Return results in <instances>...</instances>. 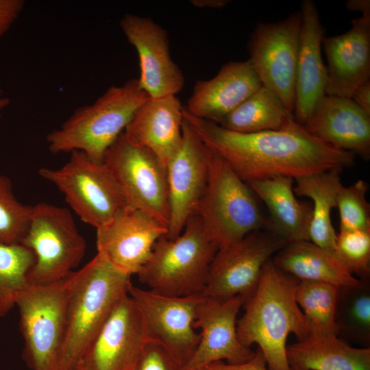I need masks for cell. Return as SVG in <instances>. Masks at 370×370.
<instances>
[{"label": "cell", "mask_w": 370, "mask_h": 370, "mask_svg": "<svg viewBox=\"0 0 370 370\" xmlns=\"http://www.w3.org/2000/svg\"><path fill=\"white\" fill-rule=\"evenodd\" d=\"M183 116L212 152L246 183L284 176L293 179L352 166L355 154L312 136L298 123L284 130L238 133L195 117Z\"/></svg>", "instance_id": "cell-1"}, {"label": "cell", "mask_w": 370, "mask_h": 370, "mask_svg": "<svg viewBox=\"0 0 370 370\" xmlns=\"http://www.w3.org/2000/svg\"><path fill=\"white\" fill-rule=\"evenodd\" d=\"M298 282L269 260L236 323L240 342L247 347L257 344L269 370H291L286 355L288 335L293 334L297 341L308 336L305 317L295 299Z\"/></svg>", "instance_id": "cell-2"}, {"label": "cell", "mask_w": 370, "mask_h": 370, "mask_svg": "<svg viewBox=\"0 0 370 370\" xmlns=\"http://www.w3.org/2000/svg\"><path fill=\"white\" fill-rule=\"evenodd\" d=\"M132 284L131 275L98 253L74 271L58 370H75L82 354Z\"/></svg>", "instance_id": "cell-3"}, {"label": "cell", "mask_w": 370, "mask_h": 370, "mask_svg": "<svg viewBox=\"0 0 370 370\" xmlns=\"http://www.w3.org/2000/svg\"><path fill=\"white\" fill-rule=\"evenodd\" d=\"M149 98L138 79L110 86L92 103L76 108L58 129L47 134L49 150L54 154L80 151L103 162L108 149Z\"/></svg>", "instance_id": "cell-4"}, {"label": "cell", "mask_w": 370, "mask_h": 370, "mask_svg": "<svg viewBox=\"0 0 370 370\" xmlns=\"http://www.w3.org/2000/svg\"><path fill=\"white\" fill-rule=\"evenodd\" d=\"M218 249L195 214L178 236L169 239L164 235L156 242L149 260L137 274L139 281L161 295L202 294Z\"/></svg>", "instance_id": "cell-5"}, {"label": "cell", "mask_w": 370, "mask_h": 370, "mask_svg": "<svg viewBox=\"0 0 370 370\" xmlns=\"http://www.w3.org/2000/svg\"><path fill=\"white\" fill-rule=\"evenodd\" d=\"M196 215L218 249L268 227V218L262 214L250 186L212 151L206 187Z\"/></svg>", "instance_id": "cell-6"}, {"label": "cell", "mask_w": 370, "mask_h": 370, "mask_svg": "<svg viewBox=\"0 0 370 370\" xmlns=\"http://www.w3.org/2000/svg\"><path fill=\"white\" fill-rule=\"evenodd\" d=\"M74 271L53 283L29 284L16 298L23 357L32 370H58Z\"/></svg>", "instance_id": "cell-7"}, {"label": "cell", "mask_w": 370, "mask_h": 370, "mask_svg": "<svg viewBox=\"0 0 370 370\" xmlns=\"http://www.w3.org/2000/svg\"><path fill=\"white\" fill-rule=\"evenodd\" d=\"M38 174L59 189L82 221L95 229L131 207L107 165L82 152L73 151L61 167H42Z\"/></svg>", "instance_id": "cell-8"}, {"label": "cell", "mask_w": 370, "mask_h": 370, "mask_svg": "<svg viewBox=\"0 0 370 370\" xmlns=\"http://www.w3.org/2000/svg\"><path fill=\"white\" fill-rule=\"evenodd\" d=\"M34 255L29 284L59 281L82 260L86 243L66 208L41 202L32 206L27 231L21 243Z\"/></svg>", "instance_id": "cell-9"}, {"label": "cell", "mask_w": 370, "mask_h": 370, "mask_svg": "<svg viewBox=\"0 0 370 370\" xmlns=\"http://www.w3.org/2000/svg\"><path fill=\"white\" fill-rule=\"evenodd\" d=\"M287 243L274 231L262 229L219 249L210 265L202 295L217 301L241 296L246 302L257 287L264 264Z\"/></svg>", "instance_id": "cell-10"}, {"label": "cell", "mask_w": 370, "mask_h": 370, "mask_svg": "<svg viewBox=\"0 0 370 370\" xmlns=\"http://www.w3.org/2000/svg\"><path fill=\"white\" fill-rule=\"evenodd\" d=\"M103 162L116 178L130 206L149 214L168 229L166 168L158 158L130 142L123 132L108 149Z\"/></svg>", "instance_id": "cell-11"}, {"label": "cell", "mask_w": 370, "mask_h": 370, "mask_svg": "<svg viewBox=\"0 0 370 370\" xmlns=\"http://www.w3.org/2000/svg\"><path fill=\"white\" fill-rule=\"evenodd\" d=\"M301 23L297 11L275 23H258L247 44L249 59L262 85L273 90L293 114Z\"/></svg>", "instance_id": "cell-12"}, {"label": "cell", "mask_w": 370, "mask_h": 370, "mask_svg": "<svg viewBox=\"0 0 370 370\" xmlns=\"http://www.w3.org/2000/svg\"><path fill=\"white\" fill-rule=\"evenodd\" d=\"M128 294L140 311L149 338L164 346L182 368L199 342L194 323L203 295H164L133 284Z\"/></svg>", "instance_id": "cell-13"}, {"label": "cell", "mask_w": 370, "mask_h": 370, "mask_svg": "<svg viewBox=\"0 0 370 370\" xmlns=\"http://www.w3.org/2000/svg\"><path fill=\"white\" fill-rule=\"evenodd\" d=\"M149 339L140 311L127 294L84 350L75 370H132Z\"/></svg>", "instance_id": "cell-14"}, {"label": "cell", "mask_w": 370, "mask_h": 370, "mask_svg": "<svg viewBox=\"0 0 370 370\" xmlns=\"http://www.w3.org/2000/svg\"><path fill=\"white\" fill-rule=\"evenodd\" d=\"M211 153L184 118L181 143L166 165L170 208L167 238L178 236L196 214L208 182Z\"/></svg>", "instance_id": "cell-15"}, {"label": "cell", "mask_w": 370, "mask_h": 370, "mask_svg": "<svg viewBox=\"0 0 370 370\" xmlns=\"http://www.w3.org/2000/svg\"><path fill=\"white\" fill-rule=\"evenodd\" d=\"M119 25L137 51L138 81L149 97L156 99L180 92L185 78L171 58L166 30L151 18L133 14H124Z\"/></svg>", "instance_id": "cell-16"}, {"label": "cell", "mask_w": 370, "mask_h": 370, "mask_svg": "<svg viewBox=\"0 0 370 370\" xmlns=\"http://www.w3.org/2000/svg\"><path fill=\"white\" fill-rule=\"evenodd\" d=\"M245 303L241 296L225 301L204 296L194 323L195 329H201L199 342L181 370H202L223 360L229 365H239L253 358L256 352L243 345L237 335L236 317Z\"/></svg>", "instance_id": "cell-17"}, {"label": "cell", "mask_w": 370, "mask_h": 370, "mask_svg": "<svg viewBox=\"0 0 370 370\" xmlns=\"http://www.w3.org/2000/svg\"><path fill=\"white\" fill-rule=\"evenodd\" d=\"M97 253L122 272L138 274L167 227L133 207L96 229Z\"/></svg>", "instance_id": "cell-18"}, {"label": "cell", "mask_w": 370, "mask_h": 370, "mask_svg": "<svg viewBox=\"0 0 370 370\" xmlns=\"http://www.w3.org/2000/svg\"><path fill=\"white\" fill-rule=\"evenodd\" d=\"M299 11L301 23L293 116L298 123L305 126L326 95L328 75L321 53L325 30L317 8L312 0H304Z\"/></svg>", "instance_id": "cell-19"}, {"label": "cell", "mask_w": 370, "mask_h": 370, "mask_svg": "<svg viewBox=\"0 0 370 370\" xmlns=\"http://www.w3.org/2000/svg\"><path fill=\"white\" fill-rule=\"evenodd\" d=\"M262 86L249 59L230 61L212 79L195 82L185 109L195 117L219 124Z\"/></svg>", "instance_id": "cell-20"}, {"label": "cell", "mask_w": 370, "mask_h": 370, "mask_svg": "<svg viewBox=\"0 0 370 370\" xmlns=\"http://www.w3.org/2000/svg\"><path fill=\"white\" fill-rule=\"evenodd\" d=\"M321 45L328 61L326 95L351 99L370 79V16L353 19L349 31L324 36Z\"/></svg>", "instance_id": "cell-21"}, {"label": "cell", "mask_w": 370, "mask_h": 370, "mask_svg": "<svg viewBox=\"0 0 370 370\" xmlns=\"http://www.w3.org/2000/svg\"><path fill=\"white\" fill-rule=\"evenodd\" d=\"M305 127L328 145L370 158V114L352 99L326 95Z\"/></svg>", "instance_id": "cell-22"}, {"label": "cell", "mask_w": 370, "mask_h": 370, "mask_svg": "<svg viewBox=\"0 0 370 370\" xmlns=\"http://www.w3.org/2000/svg\"><path fill=\"white\" fill-rule=\"evenodd\" d=\"M183 106L175 95L149 98L134 113L123 133L166 165L182 138Z\"/></svg>", "instance_id": "cell-23"}, {"label": "cell", "mask_w": 370, "mask_h": 370, "mask_svg": "<svg viewBox=\"0 0 370 370\" xmlns=\"http://www.w3.org/2000/svg\"><path fill=\"white\" fill-rule=\"evenodd\" d=\"M266 205L268 227L288 243L310 241L312 204L298 200L293 190V179L279 176L247 183Z\"/></svg>", "instance_id": "cell-24"}, {"label": "cell", "mask_w": 370, "mask_h": 370, "mask_svg": "<svg viewBox=\"0 0 370 370\" xmlns=\"http://www.w3.org/2000/svg\"><path fill=\"white\" fill-rule=\"evenodd\" d=\"M273 263L299 281L354 286L362 280L354 275L334 253L310 241L287 243L272 258Z\"/></svg>", "instance_id": "cell-25"}, {"label": "cell", "mask_w": 370, "mask_h": 370, "mask_svg": "<svg viewBox=\"0 0 370 370\" xmlns=\"http://www.w3.org/2000/svg\"><path fill=\"white\" fill-rule=\"evenodd\" d=\"M291 370H370L369 347L348 345L336 334L308 336L287 346Z\"/></svg>", "instance_id": "cell-26"}, {"label": "cell", "mask_w": 370, "mask_h": 370, "mask_svg": "<svg viewBox=\"0 0 370 370\" xmlns=\"http://www.w3.org/2000/svg\"><path fill=\"white\" fill-rule=\"evenodd\" d=\"M342 171L343 169L336 168L297 177L293 187L295 194L312 201L310 241L334 254L336 233L332 223L331 212L336 206L337 194L343 186Z\"/></svg>", "instance_id": "cell-27"}, {"label": "cell", "mask_w": 370, "mask_h": 370, "mask_svg": "<svg viewBox=\"0 0 370 370\" xmlns=\"http://www.w3.org/2000/svg\"><path fill=\"white\" fill-rule=\"evenodd\" d=\"M298 123L279 97L262 86L218 125L238 133H257L291 129Z\"/></svg>", "instance_id": "cell-28"}, {"label": "cell", "mask_w": 370, "mask_h": 370, "mask_svg": "<svg viewBox=\"0 0 370 370\" xmlns=\"http://www.w3.org/2000/svg\"><path fill=\"white\" fill-rule=\"evenodd\" d=\"M337 335L344 341L370 342V286L369 279L354 286L339 287L336 308Z\"/></svg>", "instance_id": "cell-29"}, {"label": "cell", "mask_w": 370, "mask_h": 370, "mask_svg": "<svg viewBox=\"0 0 370 370\" xmlns=\"http://www.w3.org/2000/svg\"><path fill=\"white\" fill-rule=\"evenodd\" d=\"M339 287L325 282L299 281L295 299L308 328V336L337 335L336 308Z\"/></svg>", "instance_id": "cell-30"}, {"label": "cell", "mask_w": 370, "mask_h": 370, "mask_svg": "<svg viewBox=\"0 0 370 370\" xmlns=\"http://www.w3.org/2000/svg\"><path fill=\"white\" fill-rule=\"evenodd\" d=\"M32 250L21 243H0V317L16 305V300L28 283L34 264Z\"/></svg>", "instance_id": "cell-31"}, {"label": "cell", "mask_w": 370, "mask_h": 370, "mask_svg": "<svg viewBox=\"0 0 370 370\" xmlns=\"http://www.w3.org/2000/svg\"><path fill=\"white\" fill-rule=\"evenodd\" d=\"M32 206L21 203L15 196L12 184L0 175V243H20L32 213Z\"/></svg>", "instance_id": "cell-32"}, {"label": "cell", "mask_w": 370, "mask_h": 370, "mask_svg": "<svg viewBox=\"0 0 370 370\" xmlns=\"http://www.w3.org/2000/svg\"><path fill=\"white\" fill-rule=\"evenodd\" d=\"M369 184L359 180L349 186H343L336 197L340 216V230H370V205L366 195Z\"/></svg>", "instance_id": "cell-33"}, {"label": "cell", "mask_w": 370, "mask_h": 370, "mask_svg": "<svg viewBox=\"0 0 370 370\" xmlns=\"http://www.w3.org/2000/svg\"><path fill=\"white\" fill-rule=\"evenodd\" d=\"M336 256L359 279L370 273V230H340L336 234Z\"/></svg>", "instance_id": "cell-34"}, {"label": "cell", "mask_w": 370, "mask_h": 370, "mask_svg": "<svg viewBox=\"0 0 370 370\" xmlns=\"http://www.w3.org/2000/svg\"><path fill=\"white\" fill-rule=\"evenodd\" d=\"M132 370H181V367L164 346L149 339Z\"/></svg>", "instance_id": "cell-35"}, {"label": "cell", "mask_w": 370, "mask_h": 370, "mask_svg": "<svg viewBox=\"0 0 370 370\" xmlns=\"http://www.w3.org/2000/svg\"><path fill=\"white\" fill-rule=\"evenodd\" d=\"M25 4L23 0H0V40L16 21Z\"/></svg>", "instance_id": "cell-36"}, {"label": "cell", "mask_w": 370, "mask_h": 370, "mask_svg": "<svg viewBox=\"0 0 370 370\" xmlns=\"http://www.w3.org/2000/svg\"><path fill=\"white\" fill-rule=\"evenodd\" d=\"M255 352L253 358L246 362L229 365L220 361L209 365L203 370H269L260 350L258 348Z\"/></svg>", "instance_id": "cell-37"}, {"label": "cell", "mask_w": 370, "mask_h": 370, "mask_svg": "<svg viewBox=\"0 0 370 370\" xmlns=\"http://www.w3.org/2000/svg\"><path fill=\"white\" fill-rule=\"evenodd\" d=\"M351 99L359 108L370 114V79L358 86Z\"/></svg>", "instance_id": "cell-38"}, {"label": "cell", "mask_w": 370, "mask_h": 370, "mask_svg": "<svg viewBox=\"0 0 370 370\" xmlns=\"http://www.w3.org/2000/svg\"><path fill=\"white\" fill-rule=\"evenodd\" d=\"M349 11H358L363 16H370V0H348L345 3Z\"/></svg>", "instance_id": "cell-39"}, {"label": "cell", "mask_w": 370, "mask_h": 370, "mask_svg": "<svg viewBox=\"0 0 370 370\" xmlns=\"http://www.w3.org/2000/svg\"><path fill=\"white\" fill-rule=\"evenodd\" d=\"M230 2V0H191L190 3L196 8L221 9Z\"/></svg>", "instance_id": "cell-40"}, {"label": "cell", "mask_w": 370, "mask_h": 370, "mask_svg": "<svg viewBox=\"0 0 370 370\" xmlns=\"http://www.w3.org/2000/svg\"><path fill=\"white\" fill-rule=\"evenodd\" d=\"M10 103V100L8 97L0 96V119L3 110L9 106Z\"/></svg>", "instance_id": "cell-41"}, {"label": "cell", "mask_w": 370, "mask_h": 370, "mask_svg": "<svg viewBox=\"0 0 370 370\" xmlns=\"http://www.w3.org/2000/svg\"><path fill=\"white\" fill-rule=\"evenodd\" d=\"M1 93H2V90L0 88V96H1Z\"/></svg>", "instance_id": "cell-42"}, {"label": "cell", "mask_w": 370, "mask_h": 370, "mask_svg": "<svg viewBox=\"0 0 370 370\" xmlns=\"http://www.w3.org/2000/svg\"><path fill=\"white\" fill-rule=\"evenodd\" d=\"M203 370V369H202Z\"/></svg>", "instance_id": "cell-43"}]
</instances>
